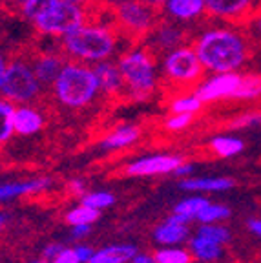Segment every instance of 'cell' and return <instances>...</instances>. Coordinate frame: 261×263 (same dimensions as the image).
I'll list each match as a JSON object with an SVG mask.
<instances>
[{
  "instance_id": "1",
  "label": "cell",
  "mask_w": 261,
  "mask_h": 263,
  "mask_svg": "<svg viewBox=\"0 0 261 263\" xmlns=\"http://www.w3.org/2000/svg\"><path fill=\"white\" fill-rule=\"evenodd\" d=\"M119 48V35L102 22L86 21L62 37V49L71 61L99 64L108 61Z\"/></svg>"
},
{
  "instance_id": "2",
  "label": "cell",
  "mask_w": 261,
  "mask_h": 263,
  "mask_svg": "<svg viewBox=\"0 0 261 263\" xmlns=\"http://www.w3.org/2000/svg\"><path fill=\"white\" fill-rule=\"evenodd\" d=\"M194 49L203 68L216 73H234L247 59L245 41L230 29L204 31Z\"/></svg>"
},
{
  "instance_id": "3",
  "label": "cell",
  "mask_w": 261,
  "mask_h": 263,
  "mask_svg": "<svg viewBox=\"0 0 261 263\" xmlns=\"http://www.w3.org/2000/svg\"><path fill=\"white\" fill-rule=\"evenodd\" d=\"M51 88L55 101L68 110H82L90 106L101 93L94 66L77 61L66 62Z\"/></svg>"
},
{
  "instance_id": "4",
  "label": "cell",
  "mask_w": 261,
  "mask_h": 263,
  "mask_svg": "<svg viewBox=\"0 0 261 263\" xmlns=\"http://www.w3.org/2000/svg\"><path fill=\"white\" fill-rule=\"evenodd\" d=\"M119 71L123 75L124 90L135 103H143L157 86L155 59L150 48H132L119 57Z\"/></svg>"
},
{
  "instance_id": "5",
  "label": "cell",
  "mask_w": 261,
  "mask_h": 263,
  "mask_svg": "<svg viewBox=\"0 0 261 263\" xmlns=\"http://www.w3.org/2000/svg\"><path fill=\"white\" fill-rule=\"evenodd\" d=\"M42 84L33 73L31 64L24 61L8 62L0 81V95L11 103L28 104L41 95Z\"/></svg>"
},
{
  "instance_id": "6",
  "label": "cell",
  "mask_w": 261,
  "mask_h": 263,
  "mask_svg": "<svg viewBox=\"0 0 261 263\" xmlns=\"http://www.w3.org/2000/svg\"><path fill=\"white\" fill-rule=\"evenodd\" d=\"M114 16L119 28L134 39L150 35V31L157 24V9L146 4L144 0H130L117 6Z\"/></svg>"
},
{
  "instance_id": "7",
  "label": "cell",
  "mask_w": 261,
  "mask_h": 263,
  "mask_svg": "<svg viewBox=\"0 0 261 263\" xmlns=\"http://www.w3.org/2000/svg\"><path fill=\"white\" fill-rule=\"evenodd\" d=\"M86 21H88V11L84 6L59 2L48 15L41 16L33 24L44 37H66L69 31H73Z\"/></svg>"
},
{
  "instance_id": "8",
  "label": "cell",
  "mask_w": 261,
  "mask_h": 263,
  "mask_svg": "<svg viewBox=\"0 0 261 263\" xmlns=\"http://www.w3.org/2000/svg\"><path fill=\"white\" fill-rule=\"evenodd\" d=\"M163 70L168 81L177 84H192L203 73V64L197 57L196 49L179 46L164 55Z\"/></svg>"
},
{
  "instance_id": "9",
  "label": "cell",
  "mask_w": 261,
  "mask_h": 263,
  "mask_svg": "<svg viewBox=\"0 0 261 263\" xmlns=\"http://www.w3.org/2000/svg\"><path fill=\"white\" fill-rule=\"evenodd\" d=\"M181 156H172V154H154V156H144L132 161L124 166V174L128 177H155L174 174V170L183 163Z\"/></svg>"
},
{
  "instance_id": "10",
  "label": "cell",
  "mask_w": 261,
  "mask_h": 263,
  "mask_svg": "<svg viewBox=\"0 0 261 263\" xmlns=\"http://www.w3.org/2000/svg\"><path fill=\"white\" fill-rule=\"evenodd\" d=\"M241 75L237 73H217L199 84L196 95L204 103H214L219 99L234 97L237 86H239Z\"/></svg>"
},
{
  "instance_id": "11",
  "label": "cell",
  "mask_w": 261,
  "mask_h": 263,
  "mask_svg": "<svg viewBox=\"0 0 261 263\" xmlns=\"http://www.w3.org/2000/svg\"><path fill=\"white\" fill-rule=\"evenodd\" d=\"M188 234H190L188 221L179 218V216H176V214L168 216L163 223H159L154 229V239L163 247L181 245V243L188 239Z\"/></svg>"
},
{
  "instance_id": "12",
  "label": "cell",
  "mask_w": 261,
  "mask_h": 263,
  "mask_svg": "<svg viewBox=\"0 0 261 263\" xmlns=\"http://www.w3.org/2000/svg\"><path fill=\"white\" fill-rule=\"evenodd\" d=\"M46 124V117L41 110L29 106V104H21L15 108L13 114V130L16 136L31 137L42 132Z\"/></svg>"
},
{
  "instance_id": "13",
  "label": "cell",
  "mask_w": 261,
  "mask_h": 263,
  "mask_svg": "<svg viewBox=\"0 0 261 263\" xmlns=\"http://www.w3.org/2000/svg\"><path fill=\"white\" fill-rule=\"evenodd\" d=\"M49 186H51V179H49V177L2 183V185H0V203L11 201V199H18V197L42 194V192H46Z\"/></svg>"
},
{
  "instance_id": "14",
  "label": "cell",
  "mask_w": 261,
  "mask_h": 263,
  "mask_svg": "<svg viewBox=\"0 0 261 263\" xmlns=\"http://www.w3.org/2000/svg\"><path fill=\"white\" fill-rule=\"evenodd\" d=\"M64 57L55 51H49V53H41L33 59L31 68L35 77L39 79L42 86H53V82L57 81L59 73L64 68Z\"/></svg>"
},
{
  "instance_id": "15",
  "label": "cell",
  "mask_w": 261,
  "mask_h": 263,
  "mask_svg": "<svg viewBox=\"0 0 261 263\" xmlns=\"http://www.w3.org/2000/svg\"><path fill=\"white\" fill-rule=\"evenodd\" d=\"M184 33L174 22H163V24H155V28L150 31V46L154 51H172V49L179 48L183 42Z\"/></svg>"
},
{
  "instance_id": "16",
  "label": "cell",
  "mask_w": 261,
  "mask_h": 263,
  "mask_svg": "<svg viewBox=\"0 0 261 263\" xmlns=\"http://www.w3.org/2000/svg\"><path fill=\"white\" fill-rule=\"evenodd\" d=\"M141 137V128L135 124H121L115 126L110 134L102 137L99 146L106 152H117V150H124V148L135 144Z\"/></svg>"
},
{
  "instance_id": "17",
  "label": "cell",
  "mask_w": 261,
  "mask_h": 263,
  "mask_svg": "<svg viewBox=\"0 0 261 263\" xmlns=\"http://www.w3.org/2000/svg\"><path fill=\"white\" fill-rule=\"evenodd\" d=\"M95 77H97L101 93L106 95H117L124 90L123 75L119 71V66L110 61H102L99 64H94Z\"/></svg>"
},
{
  "instance_id": "18",
  "label": "cell",
  "mask_w": 261,
  "mask_h": 263,
  "mask_svg": "<svg viewBox=\"0 0 261 263\" xmlns=\"http://www.w3.org/2000/svg\"><path fill=\"white\" fill-rule=\"evenodd\" d=\"M137 252V245L134 243H114L95 249L90 263H130Z\"/></svg>"
},
{
  "instance_id": "19",
  "label": "cell",
  "mask_w": 261,
  "mask_h": 263,
  "mask_svg": "<svg viewBox=\"0 0 261 263\" xmlns=\"http://www.w3.org/2000/svg\"><path fill=\"white\" fill-rule=\"evenodd\" d=\"M164 11L172 21L188 22L197 18L201 13L207 11V8H204V0H166Z\"/></svg>"
},
{
  "instance_id": "20",
  "label": "cell",
  "mask_w": 261,
  "mask_h": 263,
  "mask_svg": "<svg viewBox=\"0 0 261 263\" xmlns=\"http://www.w3.org/2000/svg\"><path fill=\"white\" fill-rule=\"evenodd\" d=\"M236 185L230 177H187L179 181L181 190L190 192H225Z\"/></svg>"
},
{
  "instance_id": "21",
  "label": "cell",
  "mask_w": 261,
  "mask_h": 263,
  "mask_svg": "<svg viewBox=\"0 0 261 263\" xmlns=\"http://www.w3.org/2000/svg\"><path fill=\"white\" fill-rule=\"evenodd\" d=\"M252 0H204V8L212 16L236 18L249 9Z\"/></svg>"
},
{
  "instance_id": "22",
  "label": "cell",
  "mask_w": 261,
  "mask_h": 263,
  "mask_svg": "<svg viewBox=\"0 0 261 263\" xmlns=\"http://www.w3.org/2000/svg\"><path fill=\"white\" fill-rule=\"evenodd\" d=\"M190 252L199 261H216L223 254V249H221L219 243L197 234L194 238H190Z\"/></svg>"
},
{
  "instance_id": "23",
  "label": "cell",
  "mask_w": 261,
  "mask_h": 263,
  "mask_svg": "<svg viewBox=\"0 0 261 263\" xmlns=\"http://www.w3.org/2000/svg\"><path fill=\"white\" fill-rule=\"evenodd\" d=\"M210 201H208L207 197H201V196L184 197V199H181V201L174 206V212L172 214H176V216H179V218L187 219V221L190 223L192 219H196L197 216H199V212Z\"/></svg>"
},
{
  "instance_id": "24",
  "label": "cell",
  "mask_w": 261,
  "mask_h": 263,
  "mask_svg": "<svg viewBox=\"0 0 261 263\" xmlns=\"http://www.w3.org/2000/svg\"><path fill=\"white\" fill-rule=\"evenodd\" d=\"M210 148H212L214 154H217L221 157H232L243 152L245 143L239 137L234 136H217L210 141Z\"/></svg>"
},
{
  "instance_id": "25",
  "label": "cell",
  "mask_w": 261,
  "mask_h": 263,
  "mask_svg": "<svg viewBox=\"0 0 261 263\" xmlns=\"http://www.w3.org/2000/svg\"><path fill=\"white\" fill-rule=\"evenodd\" d=\"M59 2H61V0H24L21 4V13L24 18L35 22V21H39L41 16L48 15Z\"/></svg>"
},
{
  "instance_id": "26",
  "label": "cell",
  "mask_w": 261,
  "mask_h": 263,
  "mask_svg": "<svg viewBox=\"0 0 261 263\" xmlns=\"http://www.w3.org/2000/svg\"><path fill=\"white\" fill-rule=\"evenodd\" d=\"M101 218V212L91 206H86V205H77L73 209H69L66 212L64 219L69 227H75V225H94L97 219Z\"/></svg>"
},
{
  "instance_id": "27",
  "label": "cell",
  "mask_w": 261,
  "mask_h": 263,
  "mask_svg": "<svg viewBox=\"0 0 261 263\" xmlns=\"http://www.w3.org/2000/svg\"><path fill=\"white\" fill-rule=\"evenodd\" d=\"M13 114H15V106H13L11 101L0 97V144L8 143L15 134V130H13Z\"/></svg>"
},
{
  "instance_id": "28",
  "label": "cell",
  "mask_w": 261,
  "mask_h": 263,
  "mask_svg": "<svg viewBox=\"0 0 261 263\" xmlns=\"http://www.w3.org/2000/svg\"><path fill=\"white\" fill-rule=\"evenodd\" d=\"M155 263H192V252L181 247H166L154 252Z\"/></svg>"
},
{
  "instance_id": "29",
  "label": "cell",
  "mask_w": 261,
  "mask_h": 263,
  "mask_svg": "<svg viewBox=\"0 0 261 263\" xmlns=\"http://www.w3.org/2000/svg\"><path fill=\"white\" fill-rule=\"evenodd\" d=\"M81 203L101 212V210H106L111 205H115V196L108 190H95V192H86L81 197Z\"/></svg>"
},
{
  "instance_id": "30",
  "label": "cell",
  "mask_w": 261,
  "mask_h": 263,
  "mask_svg": "<svg viewBox=\"0 0 261 263\" xmlns=\"http://www.w3.org/2000/svg\"><path fill=\"white\" fill-rule=\"evenodd\" d=\"M203 106V101L194 95H181V97H176L170 101V110L172 114H196V111L201 110Z\"/></svg>"
},
{
  "instance_id": "31",
  "label": "cell",
  "mask_w": 261,
  "mask_h": 263,
  "mask_svg": "<svg viewBox=\"0 0 261 263\" xmlns=\"http://www.w3.org/2000/svg\"><path fill=\"white\" fill-rule=\"evenodd\" d=\"M261 95V77L259 75H247L241 77L239 86L232 99H254Z\"/></svg>"
},
{
  "instance_id": "32",
  "label": "cell",
  "mask_w": 261,
  "mask_h": 263,
  "mask_svg": "<svg viewBox=\"0 0 261 263\" xmlns=\"http://www.w3.org/2000/svg\"><path fill=\"white\" fill-rule=\"evenodd\" d=\"M230 214H232V210L227 205H212V203H208L196 219L201 225H204V223H219L223 219H229Z\"/></svg>"
},
{
  "instance_id": "33",
  "label": "cell",
  "mask_w": 261,
  "mask_h": 263,
  "mask_svg": "<svg viewBox=\"0 0 261 263\" xmlns=\"http://www.w3.org/2000/svg\"><path fill=\"white\" fill-rule=\"evenodd\" d=\"M197 234L207 239H212V241L219 243V245H225V243L230 241V230L227 227L219 225V223H204V225L199 227Z\"/></svg>"
},
{
  "instance_id": "34",
  "label": "cell",
  "mask_w": 261,
  "mask_h": 263,
  "mask_svg": "<svg viewBox=\"0 0 261 263\" xmlns=\"http://www.w3.org/2000/svg\"><path fill=\"white\" fill-rule=\"evenodd\" d=\"M192 121H194L192 114H172L164 121V128L168 132H181L184 128H188V124L192 123Z\"/></svg>"
},
{
  "instance_id": "35",
  "label": "cell",
  "mask_w": 261,
  "mask_h": 263,
  "mask_svg": "<svg viewBox=\"0 0 261 263\" xmlns=\"http://www.w3.org/2000/svg\"><path fill=\"white\" fill-rule=\"evenodd\" d=\"M261 124V111H249V114H243L239 117L230 123V128L234 130H241V128H250V126H259Z\"/></svg>"
},
{
  "instance_id": "36",
  "label": "cell",
  "mask_w": 261,
  "mask_h": 263,
  "mask_svg": "<svg viewBox=\"0 0 261 263\" xmlns=\"http://www.w3.org/2000/svg\"><path fill=\"white\" fill-rule=\"evenodd\" d=\"M49 263H81V259H79L73 247H64Z\"/></svg>"
},
{
  "instance_id": "37",
  "label": "cell",
  "mask_w": 261,
  "mask_h": 263,
  "mask_svg": "<svg viewBox=\"0 0 261 263\" xmlns=\"http://www.w3.org/2000/svg\"><path fill=\"white\" fill-rule=\"evenodd\" d=\"M68 192L71 194V196H75V197H79V199H81V197L86 194L84 179H81V177H75V179L69 181V183H68Z\"/></svg>"
},
{
  "instance_id": "38",
  "label": "cell",
  "mask_w": 261,
  "mask_h": 263,
  "mask_svg": "<svg viewBox=\"0 0 261 263\" xmlns=\"http://www.w3.org/2000/svg\"><path fill=\"white\" fill-rule=\"evenodd\" d=\"M75 252H77L79 259H81V263H90L91 256H94L95 249H91L90 245H82V243H79V245L73 247Z\"/></svg>"
},
{
  "instance_id": "39",
  "label": "cell",
  "mask_w": 261,
  "mask_h": 263,
  "mask_svg": "<svg viewBox=\"0 0 261 263\" xmlns=\"http://www.w3.org/2000/svg\"><path fill=\"white\" fill-rule=\"evenodd\" d=\"M62 249H64V245H61V243H48V245L42 249V258L48 259V261H51V259H53L55 256L62 251Z\"/></svg>"
},
{
  "instance_id": "40",
  "label": "cell",
  "mask_w": 261,
  "mask_h": 263,
  "mask_svg": "<svg viewBox=\"0 0 261 263\" xmlns=\"http://www.w3.org/2000/svg\"><path fill=\"white\" fill-rule=\"evenodd\" d=\"M194 168H196V166H194L192 163H188V161H183V163H181L179 166H177V168L174 170V176L181 177V179H187V177H190L194 174Z\"/></svg>"
},
{
  "instance_id": "41",
  "label": "cell",
  "mask_w": 261,
  "mask_h": 263,
  "mask_svg": "<svg viewBox=\"0 0 261 263\" xmlns=\"http://www.w3.org/2000/svg\"><path fill=\"white\" fill-rule=\"evenodd\" d=\"M91 232V225H75L71 227V238L75 239V241H81V239H84L86 236H90Z\"/></svg>"
},
{
  "instance_id": "42",
  "label": "cell",
  "mask_w": 261,
  "mask_h": 263,
  "mask_svg": "<svg viewBox=\"0 0 261 263\" xmlns=\"http://www.w3.org/2000/svg\"><path fill=\"white\" fill-rule=\"evenodd\" d=\"M130 263H155L154 254H148V252H137V254L132 258Z\"/></svg>"
},
{
  "instance_id": "43",
  "label": "cell",
  "mask_w": 261,
  "mask_h": 263,
  "mask_svg": "<svg viewBox=\"0 0 261 263\" xmlns=\"http://www.w3.org/2000/svg\"><path fill=\"white\" fill-rule=\"evenodd\" d=\"M247 227H249V230L252 232V234H256L257 238H261V219H257V218L249 219Z\"/></svg>"
},
{
  "instance_id": "44",
  "label": "cell",
  "mask_w": 261,
  "mask_h": 263,
  "mask_svg": "<svg viewBox=\"0 0 261 263\" xmlns=\"http://www.w3.org/2000/svg\"><path fill=\"white\" fill-rule=\"evenodd\" d=\"M146 4H150L152 8L159 9V8H164V4H166V0H144Z\"/></svg>"
},
{
  "instance_id": "45",
  "label": "cell",
  "mask_w": 261,
  "mask_h": 263,
  "mask_svg": "<svg viewBox=\"0 0 261 263\" xmlns=\"http://www.w3.org/2000/svg\"><path fill=\"white\" fill-rule=\"evenodd\" d=\"M6 66H8V61H6L4 55L0 53V81H2V75H4V71H6Z\"/></svg>"
},
{
  "instance_id": "46",
  "label": "cell",
  "mask_w": 261,
  "mask_h": 263,
  "mask_svg": "<svg viewBox=\"0 0 261 263\" xmlns=\"http://www.w3.org/2000/svg\"><path fill=\"white\" fill-rule=\"evenodd\" d=\"M61 2H68V4H75V6H84V4H88L90 0H61Z\"/></svg>"
},
{
  "instance_id": "47",
  "label": "cell",
  "mask_w": 261,
  "mask_h": 263,
  "mask_svg": "<svg viewBox=\"0 0 261 263\" xmlns=\"http://www.w3.org/2000/svg\"><path fill=\"white\" fill-rule=\"evenodd\" d=\"M6 223H8V216H6V214H2V212H0V232H2V230H4Z\"/></svg>"
},
{
  "instance_id": "48",
  "label": "cell",
  "mask_w": 261,
  "mask_h": 263,
  "mask_svg": "<svg viewBox=\"0 0 261 263\" xmlns=\"http://www.w3.org/2000/svg\"><path fill=\"white\" fill-rule=\"evenodd\" d=\"M108 2H110L111 6H115V8H117V6L124 4V2H130V0H108Z\"/></svg>"
},
{
  "instance_id": "49",
  "label": "cell",
  "mask_w": 261,
  "mask_h": 263,
  "mask_svg": "<svg viewBox=\"0 0 261 263\" xmlns=\"http://www.w3.org/2000/svg\"><path fill=\"white\" fill-rule=\"evenodd\" d=\"M28 263H49V261H48V259H44V258L41 256V258H37V259H29Z\"/></svg>"
},
{
  "instance_id": "50",
  "label": "cell",
  "mask_w": 261,
  "mask_h": 263,
  "mask_svg": "<svg viewBox=\"0 0 261 263\" xmlns=\"http://www.w3.org/2000/svg\"><path fill=\"white\" fill-rule=\"evenodd\" d=\"M256 29L261 33V16H259V18H257V22H256Z\"/></svg>"
}]
</instances>
